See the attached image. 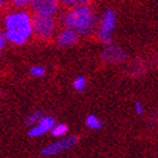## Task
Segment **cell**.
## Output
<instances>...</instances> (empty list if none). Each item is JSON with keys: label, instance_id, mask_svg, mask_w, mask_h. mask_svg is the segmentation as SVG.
Masks as SVG:
<instances>
[{"label": "cell", "instance_id": "5", "mask_svg": "<svg viewBox=\"0 0 158 158\" xmlns=\"http://www.w3.org/2000/svg\"><path fill=\"white\" fill-rule=\"evenodd\" d=\"M77 143V138L76 136H67L63 138L59 141H55L53 144L46 145L45 148L41 149V156L44 157H50V156H57L62 152L68 151L69 148H72Z\"/></svg>", "mask_w": 158, "mask_h": 158}, {"label": "cell", "instance_id": "2", "mask_svg": "<svg viewBox=\"0 0 158 158\" xmlns=\"http://www.w3.org/2000/svg\"><path fill=\"white\" fill-rule=\"evenodd\" d=\"M63 23L66 25V27L73 28L78 35H89L95 27L97 18L90 6L75 5L73 9L64 15Z\"/></svg>", "mask_w": 158, "mask_h": 158}, {"label": "cell", "instance_id": "16", "mask_svg": "<svg viewBox=\"0 0 158 158\" xmlns=\"http://www.w3.org/2000/svg\"><path fill=\"white\" fill-rule=\"evenodd\" d=\"M134 108H135V112H136L139 116H141V114L144 113V108H143V106H141V103H139V102H136L135 107H134Z\"/></svg>", "mask_w": 158, "mask_h": 158}, {"label": "cell", "instance_id": "4", "mask_svg": "<svg viewBox=\"0 0 158 158\" xmlns=\"http://www.w3.org/2000/svg\"><path fill=\"white\" fill-rule=\"evenodd\" d=\"M116 26V13L112 9L106 10L99 27V39L106 44L112 41V31Z\"/></svg>", "mask_w": 158, "mask_h": 158}, {"label": "cell", "instance_id": "10", "mask_svg": "<svg viewBox=\"0 0 158 158\" xmlns=\"http://www.w3.org/2000/svg\"><path fill=\"white\" fill-rule=\"evenodd\" d=\"M85 123H86L88 127H90L93 130H98V129L102 127V121L99 120L97 116H94V114H89L88 117H86Z\"/></svg>", "mask_w": 158, "mask_h": 158}, {"label": "cell", "instance_id": "21", "mask_svg": "<svg viewBox=\"0 0 158 158\" xmlns=\"http://www.w3.org/2000/svg\"><path fill=\"white\" fill-rule=\"evenodd\" d=\"M0 98H2V94H0Z\"/></svg>", "mask_w": 158, "mask_h": 158}, {"label": "cell", "instance_id": "6", "mask_svg": "<svg viewBox=\"0 0 158 158\" xmlns=\"http://www.w3.org/2000/svg\"><path fill=\"white\" fill-rule=\"evenodd\" d=\"M35 14L53 15L58 10V0H32L31 2Z\"/></svg>", "mask_w": 158, "mask_h": 158}, {"label": "cell", "instance_id": "12", "mask_svg": "<svg viewBox=\"0 0 158 158\" xmlns=\"http://www.w3.org/2000/svg\"><path fill=\"white\" fill-rule=\"evenodd\" d=\"M73 88L76 91H84L86 89V78L84 76H78L73 81Z\"/></svg>", "mask_w": 158, "mask_h": 158}, {"label": "cell", "instance_id": "19", "mask_svg": "<svg viewBox=\"0 0 158 158\" xmlns=\"http://www.w3.org/2000/svg\"><path fill=\"white\" fill-rule=\"evenodd\" d=\"M93 0H78L77 2V5H88L89 3H91Z\"/></svg>", "mask_w": 158, "mask_h": 158}, {"label": "cell", "instance_id": "15", "mask_svg": "<svg viewBox=\"0 0 158 158\" xmlns=\"http://www.w3.org/2000/svg\"><path fill=\"white\" fill-rule=\"evenodd\" d=\"M31 2L32 0H12V3L14 6L17 8H25V6H28L31 5Z\"/></svg>", "mask_w": 158, "mask_h": 158}, {"label": "cell", "instance_id": "13", "mask_svg": "<svg viewBox=\"0 0 158 158\" xmlns=\"http://www.w3.org/2000/svg\"><path fill=\"white\" fill-rule=\"evenodd\" d=\"M30 73L31 76H35V77H44L46 73V69L43 66H34L30 69Z\"/></svg>", "mask_w": 158, "mask_h": 158}, {"label": "cell", "instance_id": "8", "mask_svg": "<svg viewBox=\"0 0 158 158\" xmlns=\"http://www.w3.org/2000/svg\"><path fill=\"white\" fill-rule=\"evenodd\" d=\"M108 45L109 46L103 50V54H102V58H103L104 62H107V63H120V62H123L126 59V54L121 48L114 46V45H110V44H108Z\"/></svg>", "mask_w": 158, "mask_h": 158}, {"label": "cell", "instance_id": "18", "mask_svg": "<svg viewBox=\"0 0 158 158\" xmlns=\"http://www.w3.org/2000/svg\"><path fill=\"white\" fill-rule=\"evenodd\" d=\"M4 45H5V36L3 34H0V50L4 48Z\"/></svg>", "mask_w": 158, "mask_h": 158}, {"label": "cell", "instance_id": "14", "mask_svg": "<svg viewBox=\"0 0 158 158\" xmlns=\"http://www.w3.org/2000/svg\"><path fill=\"white\" fill-rule=\"evenodd\" d=\"M43 117V113L40 112V110H37V112H34V113H31L28 117H27V120H26V123L27 125H32V123H37L39 121H40V118Z\"/></svg>", "mask_w": 158, "mask_h": 158}, {"label": "cell", "instance_id": "7", "mask_svg": "<svg viewBox=\"0 0 158 158\" xmlns=\"http://www.w3.org/2000/svg\"><path fill=\"white\" fill-rule=\"evenodd\" d=\"M55 125V120L53 117H41L40 121L37 122L36 126H34L32 129L28 131V135L31 138H37V136H41L44 134L49 132L50 129Z\"/></svg>", "mask_w": 158, "mask_h": 158}, {"label": "cell", "instance_id": "20", "mask_svg": "<svg viewBox=\"0 0 158 158\" xmlns=\"http://www.w3.org/2000/svg\"><path fill=\"white\" fill-rule=\"evenodd\" d=\"M6 4V0H0V6H4Z\"/></svg>", "mask_w": 158, "mask_h": 158}, {"label": "cell", "instance_id": "11", "mask_svg": "<svg viewBox=\"0 0 158 158\" xmlns=\"http://www.w3.org/2000/svg\"><path fill=\"white\" fill-rule=\"evenodd\" d=\"M67 131H68V127H67V125H64V123L54 125L53 127L50 129L52 135H53V136H57V138H59V136H64L66 134H67Z\"/></svg>", "mask_w": 158, "mask_h": 158}, {"label": "cell", "instance_id": "3", "mask_svg": "<svg viewBox=\"0 0 158 158\" xmlns=\"http://www.w3.org/2000/svg\"><path fill=\"white\" fill-rule=\"evenodd\" d=\"M31 25H32V32L39 39L48 40L55 32V23L52 15L35 14V17L31 18Z\"/></svg>", "mask_w": 158, "mask_h": 158}, {"label": "cell", "instance_id": "1", "mask_svg": "<svg viewBox=\"0 0 158 158\" xmlns=\"http://www.w3.org/2000/svg\"><path fill=\"white\" fill-rule=\"evenodd\" d=\"M5 37L13 44H25L32 35L31 17L26 12L10 13L5 17Z\"/></svg>", "mask_w": 158, "mask_h": 158}, {"label": "cell", "instance_id": "17", "mask_svg": "<svg viewBox=\"0 0 158 158\" xmlns=\"http://www.w3.org/2000/svg\"><path fill=\"white\" fill-rule=\"evenodd\" d=\"M59 2H60L62 4L67 5V6H75V5H77L78 0H59Z\"/></svg>", "mask_w": 158, "mask_h": 158}, {"label": "cell", "instance_id": "9", "mask_svg": "<svg viewBox=\"0 0 158 158\" xmlns=\"http://www.w3.org/2000/svg\"><path fill=\"white\" fill-rule=\"evenodd\" d=\"M78 40V34L73 28H64L62 30L57 36V44L60 48H68V46H72L77 43Z\"/></svg>", "mask_w": 158, "mask_h": 158}]
</instances>
